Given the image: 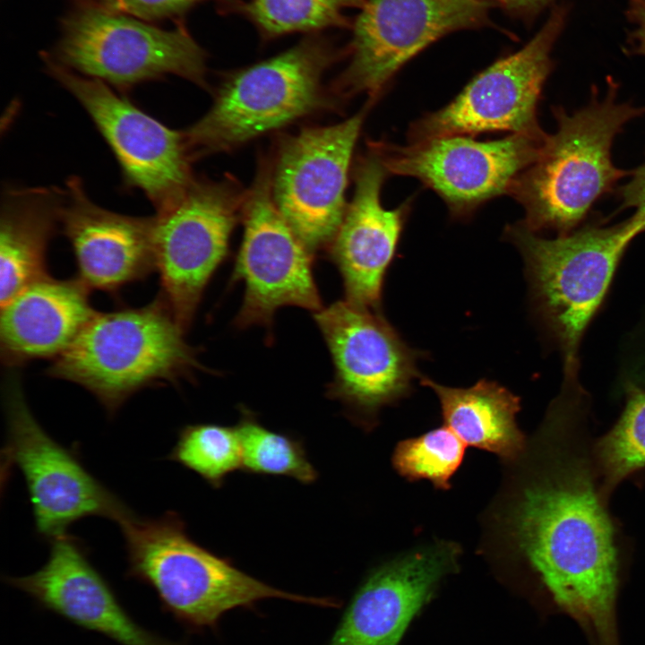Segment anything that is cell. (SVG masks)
I'll list each match as a JSON object with an SVG mask.
<instances>
[{"instance_id": "cell-1", "label": "cell", "mask_w": 645, "mask_h": 645, "mask_svg": "<svg viewBox=\"0 0 645 645\" xmlns=\"http://www.w3.org/2000/svg\"><path fill=\"white\" fill-rule=\"evenodd\" d=\"M504 466L479 552L523 565L550 610L572 619L589 645H621L614 529L590 479L538 469L523 454Z\"/></svg>"}, {"instance_id": "cell-2", "label": "cell", "mask_w": 645, "mask_h": 645, "mask_svg": "<svg viewBox=\"0 0 645 645\" xmlns=\"http://www.w3.org/2000/svg\"><path fill=\"white\" fill-rule=\"evenodd\" d=\"M608 86L602 100L594 92L591 102L572 114L554 109L557 130L546 135L536 160L511 185L508 194L524 208L522 223L530 230L572 232L593 203L628 175L612 162L611 147L645 108L618 102L616 84L610 81Z\"/></svg>"}, {"instance_id": "cell-3", "label": "cell", "mask_w": 645, "mask_h": 645, "mask_svg": "<svg viewBox=\"0 0 645 645\" xmlns=\"http://www.w3.org/2000/svg\"><path fill=\"white\" fill-rule=\"evenodd\" d=\"M126 576L150 587L162 609L193 629L212 627L226 612L267 598L336 606L329 598L301 596L266 584L194 542L181 517L134 514L120 524Z\"/></svg>"}, {"instance_id": "cell-4", "label": "cell", "mask_w": 645, "mask_h": 645, "mask_svg": "<svg viewBox=\"0 0 645 645\" xmlns=\"http://www.w3.org/2000/svg\"><path fill=\"white\" fill-rule=\"evenodd\" d=\"M185 332L159 295L142 307L96 313L47 374L85 388L113 415L137 391L204 369Z\"/></svg>"}, {"instance_id": "cell-5", "label": "cell", "mask_w": 645, "mask_h": 645, "mask_svg": "<svg viewBox=\"0 0 645 645\" xmlns=\"http://www.w3.org/2000/svg\"><path fill=\"white\" fill-rule=\"evenodd\" d=\"M643 231L634 216L609 227L586 226L554 239L538 236L522 222L505 230L522 254L536 307L561 351L565 391L577 389L583 334L624 251Z\"/></svg>"}, {"instance_id": "cell-6", "label": "cell", "mask_w": 645, "mask_h": 645, "mask_svg": "<svg viewBox=\"0 0 645 645\" xmlns=\"http://www.w3.org/2000/svg\"><path fill=\"white\" fill-rule=\"evenodd\" d=\"M335 57L328 40L311 36L230 75L209 111L184 132L190 156L229 150L315 110Z\"/></svg>"}, {"instance_id": "cell-7", "label": "cell", "mask_w": 645, "mask_h": 645, "mask_svg": "<svg viewBox=\"0 0 645 645\" xmlns=\"http://www.w3.org/2000/svg\"><path fill=\"white\" fill-rule=\"evenodd\" d=\"M57 56L65 67L120 90L168 74L205 86L206 54L184 27L164 30L97 7L65 22Z\"/></svg>"}, {"instance_id": "cell-8", "label": "cell", "mask_w": 645, "mask_h": 645, "mask_svg": "<svg viewBox=\"0 0 645 645\" xmlns=\"http://www.w3.org/2000/svg\"><path fill=\"white\" fill-rule=\"evenodd\" d=\"M7 439L3 451L6 471L22 474L37 533L51 540L89 516L120 524L133 512L83 466L76 452L56 442L41 427L24 399L20 381L6 382Z\"/></svg>"}, {"instance_id": "cell-9", "label": "cell", "mask_w": 645, "mask_h": 645, "mask_svg": "<svg viewBox=\"0 0 645 645\" xmlns=\"http://www.w3.org/2000/svg\"><path fill=\"white\" fill-rule=\"evenodd\" d=\"M569 10L564 4L554 5L544 25L522 48L479 73L444 108L415 122L408 130L409 141L499 131L543 133L538 104L554 67L552 50Z\"/></svg>"}, {"instance_id": "cell-10", "label": "cell", "mask_w": 645, "mask_h": 645, "mask_svg": "<svg viewBox=\"0 0 645 645\" xmlns=\"http://www.w3.org/2000/svg\"><path fill=\"white\" fill-rule=\"evenodd\" d=\"M331 356L334 376L327 395L366 430L380 410L406 394L417 376V353L379 311L337 301L314 314Z\"/></svg>"}, {"instance_id": "cell-11", "label": "cell", "mask_w": 645, "mask_h": 645, "mask_svg": "<svg viewBox=\"0 0 645 645\" xmlns=\"http://www.w3.org/2000/svg\"><path fill=\"white\" fill-rule=\"evenodd\" d=\"M241 201L228 185L194 179L174 202L152 216L159 295L185 331L227 256Z\"/></svg>"}, {"instance_id": "cell-12", "label": "cell", "mask_w": 645, "mask_h": 645, "mask_svg": "<svg viewBox=\"0 0 645 645\" xmlns=\"http://www.w3.org/2000/svg\"><path fill=\"white\" fill-rule=\"evenodd\" d=\"M494 6L492 0H366L351 25L349 61L337 90L374 98L408 61L440 38L492 24Z\"/></svg>"}, {"instance_id": "cell-13", "label": "cell", "mask_w": 645, "mask_h": 645, "mask_svg": "<svg viewBox=\"0 0 645 645\" xmlns=\"http://www.w3.org/2000/svg\"><path fill=\"white\" fill-rule=\"evenodd\" d=\"M46 57L48 72L79 101L110 147L125 185L141 190L157 211L174 202L194 180L184 132L166 126L102 81Z\"/></svg>"}, {"instance_id": "cell-14", "label": "cell", "mask_w": 645, "mask_h": 645, "mask_svg": "<svg viewBox=\"0 0 645 645\" xmlns=\"http://www.w3.org/2000/svg\"><path fill=\"white\" fill-rule=\"evenodd\" d=\"M547 134L511 133L494 141L454 135L407 146L374 143L388 173L416 177L434 191L452 215L466 217L509 189L538 158Z\"/></svg>"}, {"instance_id": "cell-15", "label": "cell", "mask_w": 645, "mask_h": 645, "mask_svg": "<svg viewBox=\"0 0 645 645\" xmlns=\"http://www.w3.org/2000/svg\"><path fill=\"white\" fill-rule=\"evenodd\" d=\"M245 231L232 283L243 281L245 295L234 323L271 331L279 308H322L313 274V253L280 212L267 171L258 176L244 202Z\"/></svg>"}, {"instance_id": "cell-16", "label": "cell", "mask_w": 645, "mask_h": 645, "mask_svg": "<svg viewBox=\"0 0 645 645\" xmlns=\"http://www.w3.org/2000/svg\"><path fill=\"white\" fill-rule=\"evenodd\" d=\"M364 116L361 112L334 125L305 129L280 150L274 202L313 254L331 245L346 213L348 173Z\"/></svg>"}, {"instance_id": "cell-17", "label": "cell", "mask_w": 645, "mask_h": 645, "mask_svg": "<svg viewBox=\"0 0 645 645\" xmlns=\"http://www.w3.org/2000/svg\"><path fill=\"white\" fill-rule=\"evenodd\" d=\"M460 545L434 540L376 567L361 585L330 645H398L440 582L457 571Z\"/></svg>"}, {"instance_id": "cell-18", "label": "cell", "mask_w": 645, "mask_h": 645, "mask_svg": "<svg viewBox=\"0 0 645 645\" xmlns=\"http://www.w3.org/2000/svg\"><path fill=\"white\" fill-rule=\"evenodd\" d=\"M49 556L35 572L6 577L43 609L119 645H182L138 623L91 564L80 540L64 533L50 540Z\"/></svg>"}, {"instance_id": "cell-19", "label": "cell", "mask_w": 645, "mask_h": 645, "mask_svg": "<svg viewBox=\"0 0 645 645\" xmlns=\"http://www.w3.org/2000/svg\"><path fill=\"white\" fill-rule=\"evenodd\" d=\"M66 186L60 226L85 287L112 293L155 270L152 217L124 215L97 205L77 177Z\"/></svg>"}, {"instance_id": "cell-20", "label": "cell", "mask_w": 645, "mask_h": 645, "mask_svg": "<svg viewBox=\"0 0 645 645\" xmlns=\"http://www.w3.org/2000/svg\"><path fill=\"white\" fill-rule=\"evenodd\" d=\"M388 174L374 150L360 159L353 200L330 245L346 300L376 311L409 209L408 202L391 210L382 205L381 189Z\"/></svg>"}, {"instance_id": "cell-21", "label": "cell", "mask_w": 645, "mask_h": 645, "mask_svg": "<svg viewBox=\"0 0 645 645\" xmlns=\"http://www.w3.org/2000/svg\"><path fill=\"white\" fill-rule=\"evenodd\" d=\"M89 290L78 278L47 276L1 305L3 363L15 366L63 354L97 313Z\"/></svg>"}, {"instance_id": "cell-22", "label": "cell", "mask_w": 645, "mask_h": 645, "mask_svg": "<svg viewBox=\"0 0 645 645\" xmlns=\"http://www.w3.org/2000/svg\"><path fill=\"white\" fill-rule=\"evenodd\" d=\"M64 191L20 188L5 192L0 220V303L49 276L47 251L60 225Z\"/></svg>"}, {"instance_id": "cell-23", "label": "cell", "mask_w": 645, "mask_h": 645, "mask_svg": "<svg viewBox=\"0 0 645 645\" xmlns=\"http://www.w3.org/2000/svg\"><path fill=\"white\" fill-rule=\"evenodd\" d=\"M421 384L438 398L445 426L468 446L497 455L503 462L514 460L527 447L517 425L520 399L506 388L481 380L468 388L442 385L422 378Z\"/></svg>"}, {"instance_id": "cell-24", "label": "cell", "mask_w": 645, "mask_h": 645, "mask_svg": "<svg viewBox=\"0 0 645 645\" xmlns=\"http://www.w3.org/2000/svg\"><path fill=\"white\" fill-rule=\"evenodd\" d=\"M366 0H243L242 11L265 39L350 25L346 13Z\"/></svg>"}, {"instance_id": "cell-25", "label": "cell", "mask_w": 645, "mask_h": 645, "mask_svg": "<svg viewBox=\"0 0 645 645\" xmlns=\"http://www.w3.org/2000/svg\"><path fill=\"white\" fill-rule=\"evenodd\" d=\"M238 434L242 469L252 474L286 476L303 484L317 479L301 441L263 426L246 408L235 426Z\"/></svg>"}, {"instance_id": "cell-26", "label": "cell", "mask_w": 645, "mask_h": 645, "mask_svg": "<svg viewBox=\"0 0 645 645\" xmlns=\"http://www.w3.org/2000/svg\"><path fill=\"white\" fill-rule=\"evenodd\" d=\"M168 459L198 474L212 487L242 469L241 445L236 427L216 424L184 426Z\"/></svg>"}, {"instance_id": "cell-27", "label": "cell", "mask_w": 645, "mask_h": 645, "mask_svg": "<svg viewBox=\"0 0 645 645\" xmlns=\"http://www.w3.org/2000/svg\"><path fill=\"white\" fill-rule=\"evenodd\" d=\"M465 443L447 426L400 441L394 448V469L408 481L428 480L437 489L452 487L462 463Z\"/></svg>"}, {"instance_id": "cell-28", "label": "cell", "mask_w": 645, "mask_h": 645, "mask_svg": "<svg viewBox=\"0 0 645 645\" xmlns=\"http://www.w3.org/2000/svg\"><path fill=\"white\" fill-rule=\"evenodd\" d=\"M597 456L607 485L645 466V390L632 389L617 423L598 443Z\"/></svg>"}, {"instance_id": "cell-29", "label": "cell", "mask_w": 645, "mask_h": 645, "mask_svg": "<svg viewBox=\"0 0 645 645\" xmlns=\"http://www.w3.org/2000/svg\"><path fill=\"white\" fill-rule=\"evenodd\" d=\"M204 1L211 0H87V3L88 6L150 22L179 14Z\"/></svg>"}, {"instance_id": "cell-30", "label": "cell", "mask_w": 645, "mask_h": 645, "mask_svg": "<svg viewBox=\"0 0 645 645\" xmlns=\"http://www.w3.org/2000/svg\"><path fill=\"white\" fill-rule=\"evenodd\" d=\"M631 175L632 178L619 190L622 206L635 209L633 215L645 230V164Z\"/></svg>"}, {"instance_id": "cell-31", "label": "cell", "mask_w": 645, "mask_h": 645, "mask_svg": "<svg viewBox=\"0 0 645 645\" xmlns=\"http://www.w3.org/2000/svg\"><path fill=\"white\" fill-rule=\"evenodd\" d=\"M626 17L633 29L628 35L631 54L645 56V0H628Z\"/></svg>"}, {"instance_id": "cell-32", "label": "cell", "mask_w": 645, "mask_h": 645, "mask_svg": "<svg viewBox=\"0 0 645 645\" xmlns=\"http://www.w3.org/2000/svg\"><path fill=\"white\" fill-rule=\"evenodd\" d=\"M512 17L532 22L555 0H492Z\"/></svg>"}]
</instances>
